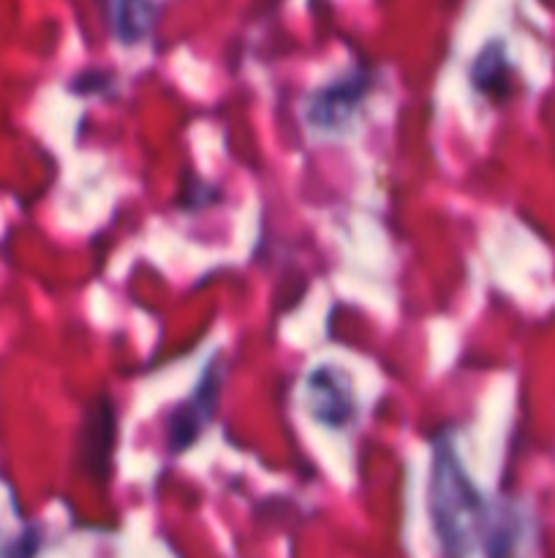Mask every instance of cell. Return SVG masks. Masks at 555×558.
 <instances>
[{
    "mask_svg": "<svg viewBox=\"0 0 555 558\" xmlns=\"http://www.w3.org/2000/svg\"><path fill=\"white\" fill-rule=\"evenodd\" d=\"M504 76H506L504 47L493 44V47H488L482 54H479L477 65H473V82H477L479 90L495 93V87L504 82Z\"/></svg>",
    "mask_w": 555,
    "mask_h": 558,
    "instance_id": "52a82bcc",
    "label": "cell"
},
{
    "mask_svg": "<svg viewBox=\"0 0 555 558\" xmlns=\"http://www.w3.org/2000/svg\"><path fill=\"white\" fill-rule=\"evenodd\" d=\"M218 392H221V376L210 368L196 396L180 409H174V414L169 417V447H172V452H183L185 447L199 439L205 425L215 414Z\"/></svg>",
    "mask_w": 555,
    "mask_h": 558,
    "instance_id": "7a4b0ae2",
    "label": "cell"
},
{
    "mask_svg": "<svg viewBox=\"0 0 555 558\" xmlns=\"http://www.w3.org/2000/svg\"><path fill=\"white\" fill-rule=\"evenodd\" d=\"M112 22L123 41H141L152 27L150 0H112Z\"/></svg>",
    "mask_w": 555,
    "mask_h": 558,
    "instance_id": "8992f818",
    "label": "cell"
},
{
    "mask_svg": "<svg viewBox=\"0 0 555 558\" xmlns=\"http://www.w3.org/2000/svg\"><path fill=\"white\" fill-rule=\"evenodd\" d=\"M430 515L446 554H471L473 543L484 532V507L477 490L468 483L457 452L452 445L435 447L430 472Z\"/></svg>",
    "mask_w": 555,
    "mask_h": 558,
    "instance_id": "6da1fadb",
    "label": "cell"
},
{
    "mask_svg": "<svg viewBox=\"0 0 555 558\" xmlns=\"http://www.w3.org/2000/svg\"><path fill=\"white\" fill-rule=\"evenodd\" d=\"M362 76H359V80L337 82V85L319 90L313 98V107H310V120L321 129L341 125L362 98Z\"/></svg>",
    "mask_w": 555,
    "mask_h": 558,
    "instance_id": "5b68a950",
    "label": "cell"
},
{
    "mask_svg": "<svg viewBox=\"0 0 555 558\" xmlns=\"http://www.w3.org/2000/svg\"><path fill=\"white\" fill-rule=\"evenodd\" d=\"M310 403L313 414L326 425L346 423L351 414V387L348 379L335 368H319L310 376Z\"/></svg>",
    "mask_w": 555,
    "mask_h": 558,
    "instance_id": "277c9868",
    "label": "cell"
},
{
    "mask_svg": "<svg viewBox=\"0 0 555 558\" xmlns=\"http://www.w3.org/2000/svg\"><path fill=\"white\" fill-rule=\"evenodd\" d=\"M114 450V409L109 398H98L90 403L82 423V461L87 472L101 477L112 466Z\"/></svg>",
    "mask_w": 555,
    "mask_h": 558,
    "instance_id": "3957f363",
    "label": "cell"
}]
</instances>
